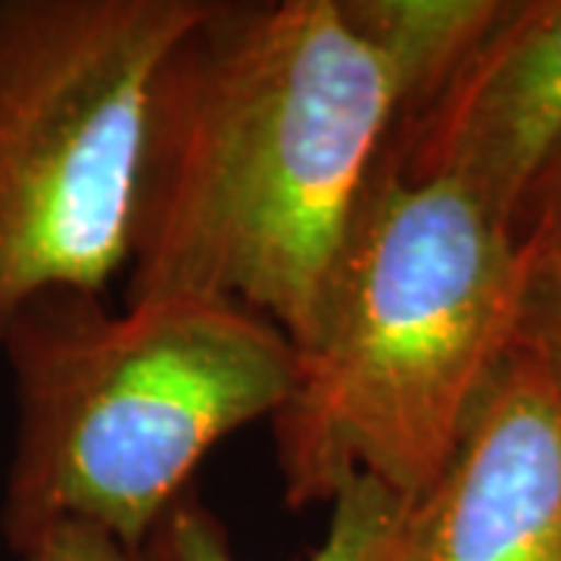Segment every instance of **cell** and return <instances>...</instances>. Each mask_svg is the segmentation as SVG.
Wrapping results in <instances>:
<instances>
[{"instance_id": "cell-9", "label": "cell", "mask_w": 561, "mask_h": 561, "mask_svg": "<svg viewBox=\"0 0 561 561\" xmlns=\"http://www.w3.org/2000/svg\"><path fill=\"white\" fill-rule=\"evenodd\" d=\"M524 272L515 346L527 350L561 390V256H530Z\"/></svg>"}, {"instance_id": "cell-7", "label": "cell", "mask_w": 561, "mask_h": 561, "mask_svg": "<svg viewBox=\"0 0 561 561\" xmlns=\"http://www.w3.org/2000/svg\"><path fill=\"white\" fill-rule=\"evenodd\" d=\"M502 0H341L353 32L383 62L397 94L400 128L456 76L496 20ZM390 128V131H393Z\"/></svg>"}, {"instance_id": "cell-4", "label": "cell", "mask_w": 561, "mask_h": 561, "mask_svg": "<svg viewBox=\"0 0 561 561\" xmlns=\"http://www.w3.org/2000/svg\"><path fill=\"white\" fill-rule=\"evenodd\" d=\"M206 0H0V341L128 268L150 84Z\"/></svg>"}, {"instance_id": "cell-10", "label": "cell", "mask_w": 561, "mask_h": 561, "mask_svg": "<svg viewBox=\"0 0 561 561\" xmlns=\"http://www.w3.org/2000/svg\"><path fill=\"white\" fill-rule=\"evenodd\" d=\"M515 241L530 256H561V140L524 197Z\"/></svg>"}, {"instance_id": "cell-1", "label": "cell", "mask_w": 561, "mask_h": 561, "mask_svg": "<svg viewBox=\"0 0 561 561\" xmlns=\"http://www.w3.org/2000/svg\"><path fill=\"white\" fill-rule=\"evenodd\" d=\"M393 119L341 0H206L150 84L125 302L231 300L309 343Z\"/></svg>"}, {"instance_id": "cell-5", "label": "cell", "mask_w": 561, "mask_h": 561, "mask_svg": "<svg viewBox=\"0 0 561 561\" xmlns=\"http://www.w3.org/2000/svg\"><path fill=\"white\" fill-rule=\"evenodd\" d=\"M561 140V0H502L496 20L383 157L409 181H453L515 234Z\"/></svg>"}, {"instance_id": "cell-8", "label": "cell", "mask_w": 561, "mask_h": 561, "mask_svg": "<svg viewBox=\"0 0 561 561\" xmlns=\"http://www.w3.org/2000/svg\"><path fill=\"white\" fill-rule=\"evenodd\" d=\"M409 502L381 483L356 478L331 500L321 546L302 561H400L402 515ZM144 561H238L228 530L194 490L172 502L140 549Z\"/></svg>"}, {"instance_id": "cell-2", "label": "cell", "mask_w": 561, "mask_h": 561, "mask_svg": "<svg viewBox=\"0 0 561 561\" xmlns=\"http://www.w3.org/2000/svg\"><path fill=\"white\" fill-rule=\"evenodd\" d=\"M524 272L522 243L459 184L402 179L381 153L272 419L284 502L356 478L419 500L515 343Z\"/></svg>"}, {"instance_id": "cell-6", "label": "cell", "mask_w": 561, "mask_h": 561, "mask_svg": "<svg viewBox=\"0 0 561 561\" xmlns=\"http://www.w3.org/2000/svg\"><path fill=\"white\" fill-rule=\"evenodd\" d=\"M400 561H561V390L515 346L437 481L405 505Z\"/></svg>"}, {"instance_id": "cell-3", "label": "cell", "mask_w": 561, "mask_h": 561, "mask_svg": "<svg viewBox=\"0 0 561 561\" xmlns=\"http://www.w3.org/2000/svg\"><path fill=\"white\" fill-rule=\"evenodd\" d=\"M0 353L16 402L0 530L16 556L60 522L140 552L203 456L275 419L297 383V346L278 324L213 297L116 312L103 294L44 290Z\"/></svg>"}, {"instance_id": "cell-11", "label": "cell", "mask_w": 561, "mask_h": 561, "mask_svg": "<svg viewBox=\"0 0 561 561\" xmlns=\"http://www.w3.org/2000/svg\"><path fill=\"white\" fill-rule=\"evenodd\" d=\"M20 561H144V556L91 524L60 522L28 542Z\"/></svg>"}]
</instances>
